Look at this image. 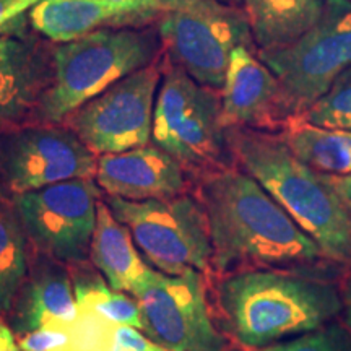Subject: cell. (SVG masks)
Listing matches in <instances>:
<instances>
[{"label":"cell","instance_id":"8fae6325","mask_svg":"<svg viewBox=\"0 0 351 351\" xmlns=\"http://www.w3.org/2000/svg\"><path fill=\"white\" fill-rule=\"evenodd\" d=\"M99 199L96 179H73L10 200L36 254L77 265L90 257Z\"/></svg>","mask_w":351,"mask_h":351},{"label":"cell","instance_id":"ac0fdd59","mask_svg":"<svg viewBox=\"0 0 351 351\" xmlns=\"http://www.w3.org/2000/svg\"><path fill=\"white\" fill-rule=\"evenodd\" d=\"M90 261L109 287L134 296L150 265L140 256L129 228L114 217L103 199L98 202L96 228L90 244Z\"/></svg>","mask_w":351,"mask_h":351},{"label":"cell","instance_id":"d4e9b609","mask_svg":"<svg viewBox=\"0 0 351 351\" xmlns=\"http://www.w3.org/2000/svg\"><path fill=\"white\" fill-rule=\"evenodd\" d=\"M41 0H0V36L28 33L29 10Z\"/></svg>","mask_w":351,"mask_h":351},{"label":"cell","instance_id":"5bb4252c","mask_svg":"<svg viewBox=\"0 0 351 351\" xmlns=\"http://www.w3.org/2000/svg\"><path fill=\"white\" fill-rule=\"evenodd\" d=\"M223 129L282 132L288 122L282 86L257 52L239 46L232 51L221 90Z\"/></svg>","mask_w":351,"mask_h":351},{"label":"cell","instance_id":"e0dca14e","mask_svg":"<svg viewBox=\"0 0 351 351\" xmlns=\"http://www.w3.org/2000/svg\"><path fill=\"white\" fill-rule=\"evenodd\" d=\"M28 16L34 32L54 44H64L103 28L156 25L161 13L138 12L104 0H41Z\"/></svg>","mask_w":351,"mask_h":351},{"label":"cell","instance_id":"8992f818","mask_svg":"<svg viewBox=\"0 0 351 351\" xmlns=\"http://www.w3.org/2000/svg\"><path fill=\"white\" fill-rule=\"evenodd\" d=\"M158 33L169 60L205 86L221 90L232 51H256L243 7L219 0H161Z\"/></svg>","mask_w":351,"mask_h":351},{"label":"cell","instance_id":"1f68e13d","mask_svg":"<svg viewBox=\"0 0 351 351\" xmlns=\"http://www.w3.org/2000/svg\"><path fill=\"white\" fill-rule=\"evenodd\" d=\"M219 2H225V3H230V5H239L243 3V0H219Z\"/></svg>","mask_w":351,"mask_h":351},{"label":"cell","instance_id":"836d02e7","mask_svg":"<svg viewBox=\"0 0 351 351\" xmlns=\"http://www.w3.org/2000/svg\"><path fill=\"white\" fill-rule=\"evenodd\" d=\"M230 351H243V350H230Z\"/></svg>","mask_w":351,"mask_h":351},{"label":"cell","instance_id":"30bf717a","mask_svg":"<svg viewBox=\"0 0 351 351\" xmlns=\"http://www.w3.org/2000/svg\"><path fill=\"white\" fill-rule=\"evenodd\" d=\"M98 156L64 124H29L0 134V186L7 199L73 181L95 179Z\"/></svg>","mask_w":351,"mask_h":351},{"label":"cell","instance_id":"9c48e42d","mask_svg":"<svg viewBox=\"0 0 351 351\" xmlns=\"http://www.w3.org/2000/svg\"><path fill=\"white\" fill-rule=\"evenodd\" d=\"M163 57L122 78L75 109L67 125L96 156L148 145L158 90L163 80Z\"/></svg>","mask_w":351,"mask_h":351},{"label":"cell","instance_id":"4dcf8cb0","mask_svg":"<svg viewBox=\"0 0 351 351\" xmlns=\"http://www.w3.org/2000/svg\"><path fill=\"white\" fill-rule=\"evenodd\" d=\"M0 351H21L15 332L0 317Z\"/></svg>","mask_w":351,"mask_h":351},{"label":"cell","instance_id":"3957f363","mask_svg":"<svg viewBox=\"0 0 351 351\" xmlns=\"http://www.w3.org/2000/svg\"><path fill=\"white\" fill-rule=\"evenodd\" d=\"M234 165L252 176L328 261L351 269V212L327 176L302 163L276 132L226 129Z\"/></svg>","mask_w":351,"mask_h":351},{"label":"cell","instance_id":"277c9868","mask_svg":"<svg viewBox=\"0 0 351 351\" xmlns=\"http://www.w3.org/2000/svg\"><path fill=\"white\" fill-rule=\"evenodd\" d=\"M158 26L103 28L56 44L54 75L33 122L62 124L75 109L163 54Z\"/></svg>","mask_w":351,"mask_h":351},{"label":"cell","instance_id":"d6a6232c","mask_svg":"<svg viewBox=\"0 0 351 351\" xmlns=\"http://www.w3.org/2000/svg\"><path fill=\"white\" fill-rule=\"evenodd\" d=\"M3 200H7V197H5V194H3V191H2V186H0V204H2Z\"/></svg>","mask_w":351,"mask_h":351},{"label":"cell","instance_id":"4316f807","mask_svg":"<svg viewBox=\"0 0 351 351\" xmlns=\"http://www.w3.org/2000/svg\"><path fill=\"white\" fill-rule=\"evenodd\" d=\"M108 351H166L155 341L148 339L138 328L121 326L112 333L111 345Z\"/></svg>","mask_w":351,"mask_h":351},{"label":"cell","instance_id":"cb8c5ba5","mask_svg":"<svg viewBox=\"0 0 351 351\" xmlns=\"http://www.w3.org/2000/svg\"><path fill=\"white\" fill-rule=\"evenodd\" d=\"M256 351H351V333L343 326L330 324Z\"/></svg>","mask_w":351,"mask_h":351},{"label":"cell","instance_id":"484cf974","mask_svg":"<svg viewBox=\"0 0 351 351\" xmlns=\"http://www.w3.org/2000/svg\"><path fill=\"white\" fill-rule=\"evenodd\" d=\"M21 351H56L69 343V335L57 328H39L16 337Z\"/></svg>","mask_w":351,"mask_h":351},{"label":"cell","instance_id":"9a60e30c","mask_svg":"<svg viewBox=\"0 0 351 351\" xmlns=\"http://www.w3.org/2000/svg\"><path fill=\"white\" fill-rule=\"evenodd\" d=\"M95 179L106 195L130 202L174 199L194 184L182 165L153 142L98 156Z\"/></svg>","mask_w":351,"mask_h":351},{"label":"cell","instance_id":"603a6c76","mask_svg":"<svg viewBox=\"0 0 351 351\" xmlns=\"http://www.w3.org/2000/svg\"><path fill=\"white\" fill-rule=\"evenodd\" d=\"M301 117L314 125L351 130V67Z\"/></svg>","mask_w":351,"mask_h":351},{"label":"cell","instance_id":"83f0119b","mask_svg":"<svg viewBox=\"0 0 351 351\" xmlns=\"http://www.w3.org/2000/svg\"><path fill=\"white\" fill-rule=\"evenodd\" d=\"M339 293L341 300V320H343V327L351 333V269H346V274L340 282Z\"/></svg>","mask_w":351,"mask_h":351},{"label":"cell","instance_id":"44dd1931","mask_svg":"<svg viewBox=\"0 0 351 351\" xmlns=\"http://www.w3.org/2000/svg\"><path fill=\"white\" fill-rule=\"evenodd\" d=\"M28 238L7 199L0 204V317L12 313L13 304L29 274Z\"/></svg>","mask_w":351,"mask_h":351},{"label":"cell","instance_id":"52a82bcc","mask_svg":"<svg viewBox=\"0 0 351 351\" xmlns=\"http://www.w3.org/2000/svg\"><path fill=\"white\" fill-rule=\"evenodd\" d=\"M104 202L129 228L140 256L153 270L166 275L213 271L207 215L194 192L145 202L104 195Z\"/></svg>","mask_w":351,"mask_h":351},{"label":"cell","instance_id":"ffe728a7","mask_svg":"<svg viewBox=\"0 0 351 351\" xmlns=\"http://www.w3.org/2000/svg\"><path fill=\"white\" fill-rule=\"evenodd\" d=\"M278 134L289 150L317 173L351 174V130L314 125L302 117H293Z\"/></svg>","mask_w":351,"mask_h":351},{"label":"cell","instance_id":"2e32d148","mask_svg":"<svg viewBox=\"0 0 351 351\" xmlns=\"http://www.w3.org/2000/svg\"><path fill=\"white\" fill-rule=\"evenodd\" d=\"M77 302L72 274L65 263L38 254L13 304L10 327L16 337L77 322Z\"/></svg>","mask_w":351,"mask_h":351},{"label":"cell","instance_id":"ba28073f","mask_svg":"<svg viewBox=\"0 0 351 351\" xmlns=\"http://www.w3.org/2000/svg\"><path fill=\"white\" fill-rule=\"evenodd\" d=\"M282 86L288 121L301 117L351 67V0H327L322 19L289 46L257 51Z\"/></svg>","mask_w":351,"mask_h":351},{"label":"cell","instance_id":"7402d4cb","mask_svg":"<svg viewBox=\"0 0 351 351\" xmlns=\"http://www.w3.org/2000/svg\"><path fill=\"white\" fill-rule=\"evenodd\" d=\"M70 267H75V270L70 269V274L80 311L101 315L117 326H129L143 332V314L134 296L112 289L106 280L96 275L93 270H86L85 262Z\"/></svg>","mask_w":351,"mask_h":351},{"label":"cell","instance_id":"d6986e66","mask_svg":"<svg viewBox=\"0 0 351 351\" xmlns=\"http://www.w3.org/2000/svg\"><path fill=\"white\" fill-rule=\"evenodd\" d=\"M257 51L289 46L322 19L327 0H243Z\"/></svg>","mask_w":351,"mask_h":351},{"label":"cell","instance_id":"f1b7e54d","mask_svg":"<svg viewBox=\"0 0 351 351\" xmlns=\"http://www.w3.org/2000/svg\"><path fill=\"white\" fill-rule=\"evenodd\" d=\"M328 182L333 187V191L337 192V195L340 197L341 202L350 208L351 212V174H345V176H332V174H326Z\"/></svg>","mask_w":351,"mask_h":351},{"label":"cell","instance_id":"7a4b0ae2","mask_svg":"<svg viewBox=\"0 0 351 351\" xmlns=\"http://www.w3.org/2000/svg\"><path fill=\"white\" fill-rule=\"evenodd\" d=\"M215 306L223 332L254 351L330 326L341 314L339 288L330 280L289 270L219 276Z\"/></svg>","mask_w":351,"mask_h":351},{"label":"cell","instance_id":"6da1fadb","mask_svg":"<svg viewBox=\"0 0 351 351\" xmlns=\"http://www.w3.org/2000/svg\"><path fill=\"white\" fill-rule=\"evenodd\" d=\"M212 239V270L219 276L249 270H289L330 280L341 265L328 261L269 192L238 166L194 182Z\"/></svg>","mask_w":351,"mask_h":351},{"label":"cell","instance_id":"5b68a950","mask_svg":"<svg viewBox=\"0 0 351 351\" xmlns=\"http://www.w3.org/2000/svg\"><path fill=\"white\" fill-rule=\"evenodd\" d=\"M219 111L221 91L195 82L165 54L152 142L176 158L194 182L213 171L236 166Z\"/></svg>","mask_w":351,"mask_h":351},{"label":"cell","instance_id":"f546056e","mask_svg":"<svg viewBox=\"0 0 351 351\" xmlns=\"http://www.w3.org/2000/svg\"><path fill=\"white\" fill-rule=\"evenodd\" d=\"M104 2L114 3L119 7H129L138 12L163 13V3L161 0H104Z\"/></svg>","mask_w":351,"mask_h":351},{"label":"cell","instance_id":"7c38bea8","mask_svg":"<svg viewBox=\"0 0 351 351\" xmlns=\"http://www.w3.org/2000/svg\"><path fill=\"white\" fill-rule=\"evenodd\" d=\"M143 314V333L166 351H226L205 295L204 274L166 275L153 270L134 295Z\"/></svg>","mask_w":351,"mask_h":351},{"label":"cell","instance_id":"4fadbf2b","mask_svg":"<svg viewBox=\"0 0 351 351\" xmlns=\"http://www.w3.org/2000/svg\"><path fill=\"white\" fill-rule=\"evenodd\" d=\"M54 47L36 32L0 36V134L34 121L54 75Z\"/></svg>","mask_w":351,"mask_h":351}]
</instances>
